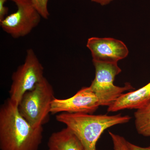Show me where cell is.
I'll list each match as a JSON object with an SVG mask.
<instances>
[{
	"label": "cell",
	"mask_w": 150,
	"mask_h": 150,
	"mask_svg": "<svg viewBox=\"0 0 150 150\" xmlns=\"http://www.w3.org/2000/svg\"><path fill=\"white\" fill-rule=\"evenodd\" d=\"M128 146L130 150H150V144L147 147H143L128 142Z\"/></svg>",
	"instance_id": "cell-15"
},
{
	"label": "cell",
	"mask_w": 150,
	"mask_h": 150,
	"mask_svg": "<svg viewBox=\"0 0 150 150\" xmlns=\"http://www.w3.org/2000/svg\"><path fill=\"white\" fill-rule=\"evenodd\" d=\"M17 9L0 21L3 30L14 38L28 35L40 23L41 17L31 0H13Z\"/></svg>",
	"instance_id": "cell-6"
},
{
	"label": "cell",
	"mask_w": 150,
	"mask_h": 150,
	"mask_svg": "<svg viewBox=\"0 0 150 150\" xmlns=\"http://www.w3.org/2000/svg\"><path fill=\"white\" fill-rule=\"evenodd\" d=\"M86 46L91 52L92 61L97 62L117 63L129 54L126 45L121 40L113 38H91Z\"/></svg>",
	"instance_id": "cell-8"
},
{
	"label": "cell",
	"mask_w": 150,
	"mask_h": 150,
	"mask_svg": "<svg viewBox=\"0 0 150 150\" xmlns=\"http://www.w3.org/2000/svg\"><path fill=\"white\" fill-rule=\"evenodd\" d=\"M44 68L34 51L28 49L23 64L12 75L10 99L18 105L25 93L32 90L44 77Z\"/></svg>",
	"instance_id": "cell-5"
},
{
	"label": "cell",
	"mask_w": 150,
	"mask_h": 150,
	"mask_svg": "<svg viewBox=\"0 0 150 150\" xmlns=\"http://www.w3.org/2000/svg\"><path fill=\"white\" fill-rule=\"evenodd\" d=\"M8 1V0H0V21L6 17V16L8 12V8L5 6V4Z\"/></svg>",
	"instance_id": "cell-14"
},
{
	"label": "cell",
	"mask_w": 150,
	"mask_h": 150,
	"mask_svg": "<svg viewBox=\"0 0 150 150\" xmlns=\"http://www.w3.org/2000/svg\"><path fill=\"white\" fill-rule=\"evenodd\" d=\"M150 101V82L137 90L123 93L108 108V112H115L124 109H137Z\"/></svg>",
	"instance_id": "cell-9"
},
{
	"label": "cell",
	"mask_w": 150,
	"mask_h": 150,
	"mask_svg": "<svg viewBox=\"0 0 150 150\" xmlns=\"http://www.w3.org/2000/svg\"><path fill=\"white\" fill-rule=\"evenodd\" d=\"M43 126H33L10 98L0 108L1 150H38L42 143Z\"/></svg>",
	"instance_id": "cell-1"
},
{
	"label": "cell",
	"mask_w": 150,
	"mask_h": 150,
	"mask_svg": "<svg viewBox=\"0 0 150 150\" xmlns=\"http://www.w3.org/2000/svg\"><path fill=\"white\" fill-rule=\"evenodd\" d=\"M47 145L48 150H84L76 136L67 127L51 134Z\"/></svg>",
	"instance_id": "cell-10"
},
{
	"label": "cell",
	"mask_w": 150,
	"mask_h": 150,
	"mask_svg": "<svg viewBox=\"0 0 150 150\" xmlns=\"http://www.w3.org/2000/svg\"><path fill=\"white\" fill-rule=\"evenodd\" d=\"M135 125L138 134L150 137V101L134 112Z\"/></svg>",
	"instance_id": "cell-11"
},
{
	"label": "cell",
	"mask_w": 150,
	"mask_h": 150,
	"mask_svg": "<svg viewBox=\"0 0 150 150\" xmlns=\"http://www.w3.org/2000/svg\"><path fill=\"white\" fill-rule=\"evenodd\" d=\"M42 18L48 19L50 16L48 8L49 0H31Z\"/></svg>",
	"instance_id": "cell-13"
},
{
	"label": "cell",
	"mask_w": 150,
	"mask_h": 150,
	"mask_svg": "<svg viewBox=\"0 0 150 150\" xmlns=\"http://www.w3.org/2000/svg\"><path fill=\"white\" fill-rule=\"evenodd\" d=\"M101 103L90 87H84L74 96L67 99L55 98L51 103V114L62 112L88 113L95 112Z\"/></svg>",
	"instance_id": "cell-7"
},
{
	"label": "cell",
	"mask_w": 150,
	"mask_h": 150,
	"mask_svg": "<svg viewBox=\"0 0 150 150\" xmlns=\"http://www.w3.org/2000/svg\"><path fill=\"white\" fill-rule=\"evenodd\" d=\"M92 61L95 68V77L90 87L99 99L101 106L108 107L124 92L134 90L130 83H125L123 87L117 86L113 83L115 76L121 72L117 63Z\"/></svg>",
	"instance_id": "cell-4"
},
{
	"label": "cell",
	"mask_w": 150,
	"mask_h": 150,
	"mask_svg": "<svg viewBox=\"0 0 150 150\" xmlns=\"http://www.w3.org/2000/svg\"><path fill=\"white\" fill-rule=\"evenodd\" d=\"M54 89L44 77L35 88L23 95L18 105L20 113L33 126L38 127L50 119Z\"/></svg>",
	"instance_id": "cell-3"
},
{
	"label": "cell",
	"mask_w": 150,
	"mask_h": 150,
	"mask_svg": "<svg viewBox=\"0 0 150 150\" xmlns=\"http://www.w3.org/2000/svg\"><path fill=\"white\" fill-rule=\"evenodd\" d=\"M93 2L100 4V5L103 6L110 4L113 0H91Z\"/></svg>",
	"instance_id": "cell-16"
},
{
	"label": "cell",
	"mask_w": 150,
	"mask_h": 150,
	"mask_svg": "<svg viewBox=\"0 0 150 150\" xmlns=\"http://www.w3.org/2000/svg\"><path fill=\"white\" fill-rule=\"evenodd\" d=\"M131 118L129 115L121 114L109 115L62 112L56 116L57 121L65 124L76 136L84 150H96L98 141L105 130L128 123Z\"/></svg>",
	"instance_id": "cell-2"
},
{
	"label": "cell",
	"mask_w": 150,
	"mask_h": 150,
	"mask_svg": "<svg viewBox=\"0 0 150 150\" xmlns=\"http://www.w3.org/2000/svg\"><path fill=\"white\" fill-rule=\"evenodd\" d=\"M112 139L114 150H130L128 146V142L123 137L109 132Z\"/></svg>",
	"instance_id": "cell-12"
}]
</instances>
